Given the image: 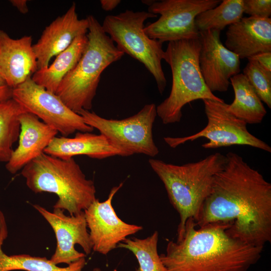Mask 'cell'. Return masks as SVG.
I'll list each match as a JSON object with an SVG mask.
<instances>
[{
	"label": "cell",
	"instance_id": "6da1fadb",
	"mask_svg": "<svg viewBox=\"0 0 271 271\" xmlns=\"http://www.w3.org/2000/svg\"><path fill=\"white\" fill-rule=\"evenodd\" d=\"M225 156L196 225L229 223L231 236L263 247L271 241V184L238 154L230 152Z\"/></svg>",
	"mask_w": 271,
	"mask_h": 271
},
{
	"label": "cell",
	"instance_id": "7a4b0ae2",
	"mask_svg": "<svg viewBox=\"0 0 271 271\" xmlns=\"http://www.w3.org/2000/svg\"><path fill=\"white\" fill-rule=\"evenodd\" d=\"M230 226L217 222L197 227L189 218L181 239L169 241L166 253L160 255L167 271H248L263 247L231 236Z\"/></svg>",
	"mask_w": 271,
	"mask_h": 271
},
{
	"label": "cell",
	"instance_id": "3957f363",
	"mask_svg": "<svg viewBox=\"0 0 271 271\" xmlns=\"http://www.w3.org/2000/svg\"><path fill=\"white\" fill-rule=\"evenodd\" d=\"M225 155L216 153L196 162L177 165L150 159L149 163L163 182L169 200L178 212L177 238H182L187 220L195 221L210 193L216 175L224 167Z\"/></svg>",
	"mask_w": 271,
	"mask_h": 271
},
{
	"label": "cell",
	"instance_id": "277c9868",
	"mask_svg": "<svg viewBox=\"0 0 271 271\" xmlns=\"http://www.w3.org/2000/svg\"><path fill=\"white\" fill-rule=\"evenodd\" d=\"M28 187L35 193L49 192L58 199L53 208L78 214L96 199L93 181L87 179L73 158L67 160L44 153L22 169Z\"/></svg>",
	"mask_w": 271,
	"mask_h": 271
},
{
	"label": "cell",
	"instance_id": "5b68a950",
	"mask_svg": "<svg viewBox=\"0 0 271 271\" xmlns=\"http://www.w3.org/2000/svg\"><path fill=\"white\" fill-rule=\"evenodd\" d=\"M87 18L89 27L85 49L56 92L63 102L77 113L82 109L90 110L92 108L102 73L124 54L117 49L93 16L89 15Z\"/></svg>",
	"mask_w": 271,
	"mask_h": 271
},
{
	"label": "cell",
	"instance_id": "8992f818",
	"mask_svg": "<svg viewBox=\"0 0 271 271\" xmlns=\"http://www.w3.org/2000/svg\"><path fill=\"white\" fill-rule=\"evenodd\" d=\"M200 50L198 38L170 42L164 51L163 60L171 68L172 84L170 95L156 108L165 124L180 122L183 107L193 101H224L214 95L205 83L199 65Z\"/></svg>",
	"mask_w": 271,
	"mask_h": 271
},
{
	"label": "cell",
	"instance_id": "52a82bcc",
	"mask_svg": "<svg viewBox=\"0 0 271 271\" xmlns=\"http://www.w3.org/2000/svg\"><path fill=\"white\" fill-rule=\"evenodd\" d=\"M157 16L148 12L126 10L115 15L106 16L101 26L119 50L144 65L153 76L162 94L167 85L162 67L164 54L163 43L150 38L144 31L145 22Z\"/></svg>",
	"mask_w": 271,
	"mask_h": 271
},
{
	"label": "cell",
	"instance_id": "ba28073f",
	"mask_svg": "<svg viewBox=\"0 0 271 271\" xmlns=\"http://www.w3.org/2000/svg\"><path fill=\"white\" fill-rule=\"evenodd\" d=\"M156 107L154 103L147 104L137 113L122 119H107L85 109L78 114L86 124L98 129L120 156L141 154L154 157L159 153L153 135Z\"/></svg>",
	"mask_w": 271,
	"mask_h": 271
},
{
	"label": "cell",
	"instance_id": "9c48e42d",
	"mask_svg": "<svg viewBox=\"0 0 271 271\" xmlns=\"http://www.w3.org/2000/svg\"><path fill=\"white\" fill-rule=\"evenodd\" d=\"M207 118L206 126L199 132L180 138L165 137L164 141L175 148L187 142L205 138L209 142L202 145L205 149H215L233 145L248 146L270 153L271 148L247 130V123L228 109L224 101L202 100Z\"/></svg>",
	"mask_w": 271,
	"mask_h": 271
},
{
	"label": "cell",
	"instance_id": "30bf717a",
	"mask_svg": "<svg viewBox=\"0 0 271 271\" xmlns=\"http://www.w3.org/2000/svg\"><path fill=\"white\" fill-rule=\"evenodd\" d=\"M220 0H163L153 1L148 12L160 18L144 28L151 39L161 43L199 38L195 25L196 17L200 13L215 8Z\"/></svg>",
	"mask_w": 271,
	"mask_h": 271
},
{
	"label": "cell",
	"instance_id": "8fae6325",
	"mask_svg": "<svg viewBox=\"0 0 271 271\" xmlns=\"http://www.w3.org/2000/svg\"><path fill=\"white\" fill-rule=\"evenodd\" d=\"M13 99L63 137H68L76 131L91 132L94 130L56 93L37 84L32 77L13 89Z\"/></svg>",
	"mask_w": 271,
	"mask_h": 271
},
{
	"label": "cell",
	"instance_id": "7c38bea8",
	"mask_svg": "<svg viewBox=\"0 0 271 271\" xmlns=\"http://www.w3.org/2000/svg\"><path fill=\"white\" fill-rule=\"evenodd\" d=\"M49 223L55 234L57 245L50 260L55 265H69L91 252L90 238L84 211L75 215H66L64 210L53 208L50 212L38 205H33Z\"/></svg>",
	"mask_w": 271,
	"mask_h": 271
},
{
	"label": "cell",
	"instance_id": "4fadbf2b",
	"mask_svg": "<svg viewBox=\"0 0 271 271\" xmlns=\"http://www.w3.org/2000/svg\"><path fill=\"white\" fill-rule=\"evenodd\" d=\"M122 185L121 183L112 187L105 201L100 202L96 199L84 210L92 250L103 255L116 248L127 236L143 229L141 226L122 221L112 206L113 198Z\"/></svg>",
	"mask_w": 271,
	"mask_h": 271
},
{
	"label": "cell",
	"instance_id": "5bb4252c",
	"mask_svg": "<svg viewBox=\"0 0 271 271\" xmlns=\"http://www.w3.org/2000/svg\"><path fill=\"white\" fill-rule=\"evenodd\" d=\"M220 32H199V65L201 73L212 92L226 91L230 79L240 71L239 57L227 49L220 40Z\"/></svg>",
	"mask_w": 271,
	"mask_h": 271
},
{
	"label": "cell",
	"instance_id": "9a60e30c",
	"mask_svg": "<svg viewBox=\"0 0 271 271\" xmlns=\"http://www.w3.org/2000/svg\"><path fill=\"white\" fill-rule=\"evenodd\" d=\"M88 19H79L73 3L67 11L46 27L37 42L33 45L38 70L47 67L51 58L67 49L78 36L86 34Z\"/></svg>",
	"mask_w": 271,
	"mask_h": 271
},
{
	"label": "cell",
	"instance_id": "2e32d148",
	"mask_svg": "<svg viewBox=\"0 0 271 271\" xmlns=\"http://www.w3.org/2000/svg\"><path fill=\"white\" fill-rule=\"evenodd\" d=\"M37 70L32 37L15 39L0 29V77L14 89L32 77Z\"/></svg>",
	"mask_w": 271,
	"mask_h": 271
},
{
	"label": "cell",
	"instance_id": "e0dca14e",
	"mask_svg": "<svg viewBox=\"0 0 271 271\" xmlns=\"http://www.w3.org/2000/svg\"><path fill=\"white\" fill-rule=\"evenodd\" d=\"M19 121V145L6 165L7 170L11 174L16 173L43 154L58 133L31 113L21 114Z\"/></svg>",
	"mask_w": 271,
	"mask_h": 271
},
{
	"label": "cell",
	"instance_id": "ac0fdd59",
	"mask_svg": "<svg viewBox=\"0 0 271 271\" xmlns=\"http://www.w3.org/2000/svg\"><path fill=\"white\" fill-rule=\"evenodd\" d=\"M225 47L239 59L271 52V19L242 18L228 26Z\"/></svg>",
	"mask_w": 271,
	"mask_h": 271
},
{
	"label": "cell",
	"instance_id": "d6986e66",
	"mask_svg": "<svg viewBox=\"0 0 271 271\" xmlns=\"http://www.w3.org/2000/svg\"><path fill=\"white\" fill-rule=\"evenodd\" d=\"M44 153L64 160L79 155L99 160L121 155L101 134L80 131L74 138L54 137Z\"/></svg>",
	"mask_w": 271,
	"mask_h": 271
},
{
	"label": "cell",
	"instance_id": "ffe728a7",
	"mask_svg": "<svg viewBox=\"0 0 271 271\" xmlns=\"http://www.w3.org/2000/svg\"><path fill=\"white\" fill-rule=\"evenodd\" d=\"M87 41V34L77 37L67 49L56 56L50 65L37 70L32 79L46 89L56 93L62 80L80 60Z\"/></svg>",
	"mask_w": 271,
	"mask_h": 271
},
{
	"label": "cell",
	"instance_id": "44dd1931",
	"mask_svg": "<svg viewBox=\"0 0 271 271\" xmlns=\"http://www.w3.org/2000/svg\"><path fill=\"white\" fill-rule=\"evenodd\" d=\"M234 99L228 104V110L247 124L262 122L266 110L259 97L243 73L236 74L230 79Z\"/></svg>",
	"mask_w": 271,
	"mask_h": 271
},
{
	"label": "cell",
	"instance_id": "7402d4cb",
	"mask_svg": "<svg viewBox=\"0 0 271 271\" xmlns=\"http://www.w3.org/2000/svg\"><path fill=\"white\" fill-rule=\"evenodd\" d=\"M8 236L7 224L0 226V271L23 270L25 271H82L86 260L85 257L68 265L59 267L46 257L33 256L21 254L9 255L2 249Z\"/></svg>",
	"mask_w": 271,
	"mask_h": 271
},
{
	"label": "cell",
	"instance_id": "603a6c76",
	"mask_svg": "<svg viewBox=\"0 0 271 271\" xmlns=\"http://www.w3.org/2000/svg\"><path fill=\"white\" fill-rule=\"evenodd\" d=\"M25 112V109L13 98L0 104V162L7 163L10 159L13 145L19 140V117Z\"/></svg>",
	"mask_w": 271,
	"mask_h": 271
},
{
	"label": "cell",
	"instance_id": "cb8c5ba5",
	"mask_svg": "<svg viewBox=\"0 0 271 271\" xmlns=\"http://www.w3.org/2000/svg\"><path fill=\"white\" fill-rule=\"evenodd\" d=\"M243 0H223L219 5L199 14L195 25L199 32L223 30L240 20L243 14Z\"/></svg>",
	"mask_w": 271,
	"mask_h": 271
},
{
	"label": "cell",
	"instance_id": "d4e9b609",
	"mask_svg": "<svg viewBox=\"0 0 271 271\" xmlns=\"http://www.w3.org/2000/svg\"><path fill=\"white\" fill-rule=\"evenodd\" d=\"M158 238L159 233L155 231L144 239L127 238L116 248L127 249L134 254L139 263L135 271H167L158 254Z\"/></svg>",
	"mask_w": 271,
	"mask_h": 271
},
{
	"label": "cell",
	"instance_id": "484cf974",
	"mask_svg": "<svg viewBox=\"0 0 271 271\" xmlns=\"http://www.w3.org/2000/svg\"><path fill=\"white\" fill-rule=\"evenodd\" d=\"M243 70L246 77L261 101L271 108V73L264 70L255 61L248 59Z\"/></svg>",
	"mask_w": 271,
	"mask_h": 271
},
{
	"label": "cell",
	"instance_id": "4316f807",
	"mask_svg": "<svg viewBox=\"0 0 271 271\" xmlns=\"http://www.w3.org/2000/svg\"><path fill=\"white\" fill-rule=\"evenodd\" d=\"M243 13L250 17L270 18V0H243Z\"/></svg>",
	"mask_w": 271,
	"mask_h": 271
},
{
	"label": "cell",
	"instance_id": "83f0119b",
	"mask_svg": "<svg viewBox=\"0 0 271 271\" xmlns=\"http://www.w3.org/2000/svg\"><path fill=\"white\" fill-rule=\"evenodd\" d=\"M247 59L256 61L264 70L271 73V52L260 53Z\"/></svg>",
	"mask_w": 271,
	"mask_h": 271
},
{
	"label": "cell",
	"instance_id": "f1b7e54d",
	"mask_svg": "<svg viewBox=\"0 0 271 271\" xmlns=\"http://www.w3.org/2000/svg\"><path fill=\"white\" fill-rule=\"evenodd\" d=\"M13 90L0 77V104L13 98Z\"/></svg>",
	"mask_w": 271,
	"mask_h": 271
},
{
	"label": "cell",
	"instance_id": "f546056e",
	"mask_svg": "<svg viewBox=\"0 0 271 271\" xmlns=\"http://www.w3.org/2000/svg\"><path fill=\"white\" fill-rule=\"evenodd\" d=\"M27 1L26 0H11L10 2L11 4L22 14H25L28 12L27 6Z\"/></svg>",
	"mask_w": 271,
	"mask_h": 271
},
{
	"label": "cell",
	"instance_id": "4dcf8cb0",
	"mask_svg": "<svg viewBox=\"0 0 271 271\" xmlns=\"http://www.w3.org/2000/svg\"><path fill=\"white\" fill-rule=\"evenodd\" d=\"M121 2L120 0H101L100 3L102 9L105 11H111Z\"/></svg>",
	"mask_w": 271,
	"mask_h": 271
},
{
	"label": "cell",
	"instance_id": "1f68e13d",
	"mask_svg": "<svg viewBox=\"0 0 271 271\" xmlns=\"http://www.w3.org/2000/svg\"><path fill=\"white\" fill-rule=\"evenodd\" d=\"M5 222L6 221L4 214L0 210V224Z\"/></svg>",
	"mask_w": 271,
	"mask_h": 271
},
{
	"label": "cell",
	"instance_id": "d6a6232c",
	"mask_svg": "<svg viewBox=\"0 0 271 271\" xmlns=\"http://www.w3.org/2000/svg\"><path fill=\"white\" fill-rule=\"evenodd\" d=\"M93 271H102V270L99 267H95L93 268Z\"/></svg>",
	"mask_w": 271,
	"mask_h": 271
}]
</instances>
